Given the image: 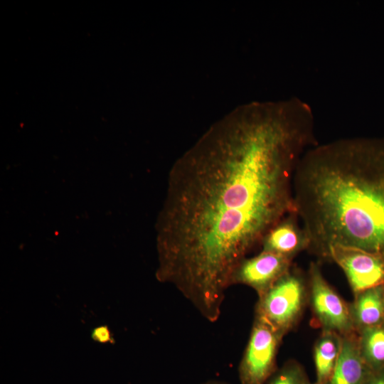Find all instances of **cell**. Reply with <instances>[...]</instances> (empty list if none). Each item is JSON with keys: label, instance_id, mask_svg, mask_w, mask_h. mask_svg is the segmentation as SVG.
Masks as SVG:
<instances>
[{"label": "cell", "instance_id": "1", "mask_svg": "<svg viewBox=\"0 0 384 384\" xmlns=\"http://www.w3.org/2000/svg\"><path fill=\"white\" fill-rule=\"evenodd\" d=\"M316 144L297 98L246 104L213 124L171 168L157 279L217 321L238 266L296 213L294 174Z\"/></svg>", "mask_w": 384, "mask_h": 384}, {"label": "cell", "instance_id": "2", "mask_svg": "<svg viewBox=\"0 0 384 384\" xmlns=\"http://www.w3.org/2000/svg\"><path fill=\"white\" fill-rule=\"evenodd\" d=\"M293 186L310 253L329 261V247L340 244L384 258V139H341L311 147Z\"/></svg>", "mask_w": 384, "mask_h": 384}, {"label": "cell", "instance_id": "3", "mask_svg": "<svg viewBox=\"0 0 384 384\" xmlns=\"http://www.w3.org/2000/svg\"><path fill=\"white\" fill-rule=\"evenodd\" d=\"M309 304L307 276L292 265L265 293L258 297L255 317L285 336L294 329Z\"/></svg>", "mask_w": 384, "mask_h": 384}, {"label": "cell", "instance_id": "4", "mask_svg": "<svg viewBox=\"0 0 384 384\" xmlns=\"http://www.w3.org/2000/svg\"><path fill=\"white\" fill-rule=\"evenodd\" d=\"M306 276L313 325L321 331H334L341 336L356 332L350 303H347L327 282L318 262H311Z\"/></svg>", "mask_w": 384, "mask_h": 384}, {"label": "cell", "instance_id": "5", "mask_svg": "<svg viewBox=\"0 0 384 384\" xmlns=\"http://www.w3.org/2000/svg\"><path fill=\"white\" fill-rule=\"evenodd\" d=\"M282 336L265 321L254 317L249 339L238 366L240 384H265L277 369Z\"/></svg>", "mask_w": 384, "mask_h": 384}, {"label": "cell", "instance_id": "6", "mask_svg": "<svg viewBox=\"0 0 384 384\" xmlns=\"http://www.w3.org/2000/svg\"><path fill=\"white\" fill-rule=\"evenodd\" d=\"M329 261L343 270L354 295L384 285V258L378 255L334 244L329 248Z\"/></svg>", "mask_w": 384, "mask_h": 384}, {"label": "cell", "instance_id": "7", "mask_svg": "<svg viewBox=\"0 0 384 384\" xmlns=\"http://www.w3.org/2000/svg\"><path fill=\"white\" fill-rule=\"evenodd\" d=\"M292 261L277 254L261 250L240 263L233 273L232 285L248 286L260 297L291 269Z\"/></svg>", "mask_w": 384, "mask_h": 384}, {"label": "cell", "instance_id": "8", "mask_svg": "<svg viewBox=\"0 0 384 384\" xmlns=\"http://www.w3.org/2000/svg\"><path fill=\"white\" fill-rule=\"evenodd\" d=\"M297 213L287 215L264 238L261 248L293 260L301 252L308 250L309 240Z\"/></svg>", "mask_w": 384, "mask_h": 384}, {"label": "cell", "instance_id": "9", "mask_svg": "<svg viewBox=\"0 0 384 384\" xmlns=\"http://www.w3.org/2000/svg\"><path fill=\"white\" fill-rule=\"evenodd\" d=\"M373 372L361 354L358 333L342 336L341 353L328 384H365Z\"/></svg>", "mask_w": 384, "mask_h": 384}, {"label": "cell", "instance_id": "10", "mask_svg": "<svg viewBox=\"0 0 384 384\" xmlns=\"http://www.w3.org/2000/svg\"><path fill=\"white\" fill-rule=\"evenodd\" d=\"M353 326L357 333L384 323V285L354 295L350 303Z\"/></svg>", "mask_w": 384, "mask_h": 384}, {"label": "cell", "instance_id": "11", "mask_svg": "<svg viewBox=\"0 0 384 384\" xmlns=\"http://www.w3.org/2000/svg\"><path fill=\"white\" fill-rule=\"evenodd\" d=\"M341 346L342 336L334 331H321L313 350L316 382L329 383L338 361Z\"/></svg>", "mask_w": 384, "mask_h": 384}, {"label": "cell", "instance_id": "12", "mask_svg": "<svg viewBox=\"0 0 384 384\" xmlns=\"http://www.w3.org/2000/svg\"><path fill=\"white\" fill-rule=\"evenodd\" d=\"M361 354L373 372L384 369V323L359 333Z\"/></svg>", "mask_w": 384, "mask_h": 384}, {"label": "cell", "instance_id": "13", "mask_svg": "<svg viewBox=\"0 0 384 384\" xmlns=\"http://www.w3.org/2000/svg\"><path fill=\"white\" fill-rule=\"evenodd\" d=\"M309 382L304 367L291 359L278 367L265 384H307Z\"/></svg>", "mask_w": 384, "mask_h": 384}, {"label": "cell", "instance_id": "14", "mask_svg": "<svg viewBox=\"0 0 384 384\" xmlns=\"http://www.w3.org/2000/svg\"><path fill=\"white\" fill-rule=\"evenodd\" d=\"M91 338L94 341L100 343H114L112 332L107 326L102 325L95 327L91 332Z\"/></svg>", "mask_w": 384, "mask_h": 384}, {"label": "cell", "instance_id": "15", "mask_svg": "<svg viewBox=\"0 0 384 384\" xmlns=\"http://www.w3.org/2000/svg\"><path fill=\"white\" fill-rule=\"evenodd\" d=\"M365 384H384V369L373 372Z\"/></svg>", "mask_w": 384, "mask_h": 384}, {"label": "cell", "instance_id": "16", "mask_svg": "<svg viewBox=\"0 0 384 384\" xmlns=\"http://www.w3.org/2000/svg\"><path fill=\"white\" fill-rule=\"evenodd\" d=\"M200 384H230L226 381H223V380H215V379H213V380H206L205 382H203Z\"/></svg>", "mask_w": 384, "mask_h": 384}, {"label": "cell", "instance_id": "17", "mask_svg": "<svg viewBox=\"0 0 384 384\" xmlns=\"http://www.w3.org/2000/svg\"><path fill=\"white\" fill-rule=\"evenodd\" d=\"M307 384H321V383H317V382H315V383H310V381H309Z\"/></svg>", "mask_w": 384, "mask_h": 384}]
</instances>
